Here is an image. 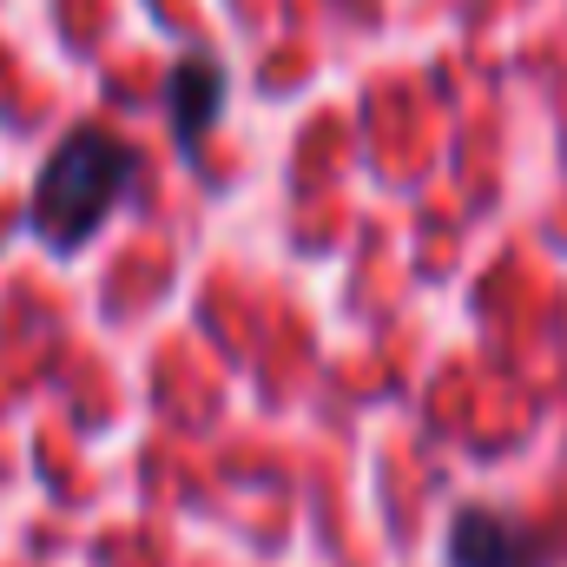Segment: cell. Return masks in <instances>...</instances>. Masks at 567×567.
Listing matches in <instances>:
<instances>
[{
    "instance_id": "6da1fadb",
    "label": "cell",
    "mask_w": 567,
    "mask_h": 567,
    "mask_svg": "<svg viewBox=\"0 0 567 567\" xmlns=\"http://www.w3.org/2000/svg\"><path fill=\"white\" fill-rule=\"evenodd\" d=\"M133 165H140L133 145L120 140V133H106V126H80V133H66V140L47 152L40 178H33V205H27L33 231H40L53 251L86 245V238L113 218V205L126 198Z\"/></svg>"
},
{
    "instance_id": "7a4b0ae2",
    "label": "cell",
    "mask_w": 567,
    "mask_h": 567,
    "mask_svg": "<svg viewBox=\"0 0 567 567\" xmlns=\"http://www.w3.org/2000/svg\"><path fill=\"white\" fill-rule=\"evenodd\" d=\"M442 567H555V561H548V542H542L528 522H515V515H502V508L468 502V508H455V515H449Z\"/></svg>"
},
{
    "instance_id": "3957f363",
    "label": "cell",
    "mask_w": 567,
    "mask_h": 567,
    "mask_svg": "<svg viewBox=\"0 0 567 567\" xmlns=\"http://www.w3.org/2000/svg\"><path fill=\"white\" fill-rule=\"evenodd\" d=\"M218 106H225V66H218L212 53L178 60V66H172V80H165V120H172V140L192 152V145L212 133Z\"/></svg>"
}]
</instances>
